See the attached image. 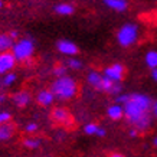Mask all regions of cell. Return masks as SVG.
<instances>
[{
	"label": "cell",
	"mask_w": 157,
	"mask_h": 157,
	"mask_svg": "<svg viewBox=\"0 0 157 157\" xmlns=\"http://www.w3.org/2000/svg\"><path fill=\"white\" fill-rule=\"evenodd\" d=\"M151 105V100L146 94H131L128 101L123 105L124 117L133 125V128L137 131H144L151 124L150 120Z\"/></svg>",
	"instance_id": "1"
},
{
	"label": "cell",
	"mask_w": 157,
	"mask_h": 157,
	"mask_svg": "<svg viewBox=\"0 0 157 157\" xmlns=\"http://www.w3.org/2000/svg\"><path fill=\"white\" fill-rule=\"evenodd\" d=\"M51 92L53 94L55 100L68 101L72 100L78 94V82L69 75L55 78L51 85Z\"/></svg>",
	"instance_id": "2"
},
{
	"label": "cell",
	"mask_w": 157,
	"mask_h": 157,
	"mask_svg": "<svg viewBox=\"0 0 157 157\" xmlns=\"http://www.w3.org/2000/svg\"><path fill=\"white\" fill-rule=\"evenodd\" d=\"M12 55L16 62H28L35 55V42L30 38H19L12 46Z\"/></svg>",
	"instance_id": "3"
},
{
	"label": "cell",
	"mask_w": 157,
	"mask_h": 157,
	"mask_svg": "<svg viewBox=\"0 0 157 157\" xmlns=\"http://www.w3.org/2000/svg\"><path fill=\"white\" fill-rule=\"evenodd\" d=\"M138 38V26L134 23H125L117 32V42L123 48H128L137 42Z\"/></svg>",
	"instance_id": "4"
},
{
	"label": "cell",
	"mask_w": 157,
	"mask_h": 157,
	"mask_svg": "<svg viewBox=\"0 0 157 157\" xmlns=\"http://www.w3.org/2000/svg\"><path fill=\"white\" fill-rule=\"evenodd\" d=\"M16 63H17V62H16L14 56L12 55V52L0 53V76L13 72Z\"/></svg>",
	"instance_id": "5"
},
{
	"label": "cell",
	"mask_w": 157,
	"mask_h": 157,
	"mask_svg": "<svg viewBox=\"0 0 157 157\" xmlns=\"http://www.w3.org/2000/svg\"><path fill=\"white\" fill-rule=\"evenodd\" d=\"M124 72H125L124 67L117 62V63H113V65H109V67L105 68L102 75H104L105 78L111 79L113 82H115V84H120V81L123 79V76H124Z\"/></svg>",
	"instance_id": "6"
},
{
	"label": "cell",
	"mask_w": 157,
	"mask_h": 157,
	"mask_svg": "<svg viewBox=\"0 0 157 157\" xmlns=\"http://www.w3.org/2000/svg\"><path fill=\"white\" fill-rule=\"evenodd\" d=\"M51 115H52V120L56 124H61V125H71L72 124L71 113H69L67 108H63V107H56V108H53Z\"/></svg>",
	"instance_id": "7"
},
{
	"label": "cell",
	"mask_w": 157,
	"mask_h": 157,
	"mask_svg": "<svg viewBox=\"0 0 157 157\" xmlns=\"http://www.w3.org/2000/svg\"><path fill=\"white\" fill-rule=\"evenodd\" d=\"M56 49L58 52H61L62 55H67L69 58H74L76 53L79 52V49L72 40H68V39H61L56 42Z\"/></svg>",
	"instance_id": "8"
},
{
	"label": "cell",
	"mask_w": 157,
	"mask_h": 157,
	"mask_svg": "<svg viewBox=\"0 0 157 157\" xmlns=\"http://www.w3.org/2000/svg\"><path fill=\"white\" fill-rule=\"evenodd\" d=\"M30 100H32V97H30V92L26 90H20L17 92H14L13 95H12V101H13V104L16 107H19V108H25L26 105L30 104Z\"/></svg>",
	"instance_id": "9"
},
{
	"label": "cell",
	"mask_w": 157,
	"mask_h": 157,
	"mask_svg": "<svg viewBox=\"0 0 157 157\" xmlns=\"http://www.w3.org/2000/svg\"><path fill=\"white\" fill-rule=\"evenodd\" d=\"M55 101V97L51 92V90H40L36 94V102L40 107H51Z\"/></svg>",
	"instance_id": "10"
},
{
	"label": "cell",
	"mask_w": 157,
	"mask_h": 157,
	"mask_svg": "<svg viewBox=\"0 0 157 157\" xmlns=\"http://www.w3.org/2000/svg\"><path fill=\"white\" fill-rule=\"evenodd\" d=\"M102 74L97 71H90L88 75H86V82L90 84L92 88H95L97 91H101V86H102Z\"/></svg>",
	"instance_id": "11"
},
{
	"label": "cell",
	"mask_w": 157,
	"mask_h": 157,
	"mask_svg": "<svg viewBox=\"0 0 157 157\" xmlns=\"http://www.w3.org/2000/svg\"><path fill=\"white\" fill-rule=\"evenodd\" d=\"M107 115H108L111 120L114 121H118L124 117V109H123V105H118V104H111L107 108Z\"/></svg>",
	"instance_id": "12"
},
{
	"label": "cell",
	"mask_w": 157,
	"mask_h": 157,
	"mask_svg": "<svg viewBox=\"0 0 157 157\" xmlns=\"http://www.w3.org/2000/svg\"><path fill=\"white\" fill-rule=\"evenodd\" d=\"M53 12L59 16H71L75 12V7L71 5V3H58L53 7Z\"/></svg>",
	"instance_id": "13"
},
{
	"label": "cell",
	"mask_w": 157,
	"mask_h": 157,
	"mask_svg": "<svg viewBox=\"0 0 157 157\" xmlns=\"http://www.w3.org/2000/svg\"><path fill=\"white\" fill-rule=\"evenodd\" d=\"M14 40L9 36V33H0V53L10 52Z\"/></svg>",
	"instance_id": "14"
},
{
	"label": "cell",
	"mask_w": 157,
	"mask_h": 157,
	"mask_svg": "<svg viewBox=\"0 0 157 157\" xmlns=\"http://www.w3.org/2000/svg\"><path fill=\"white\" fill-rule=\"evenodd\" d=\"M104 5L109 9L115 10V12H124V10H127L128 3L125 0H105Z\"/></svg>",
	"instance_id": "15"
},
{
	"label": "cell",
	"mask_w": 157,
	"mask_h": 157,
	"mask_svg": "<svg viewBox=\"0 0 157 157\" xmlns=\"http://www.w3.org/2000/svg\"><path fill=\"white\" fill-rule=\"evenodd\" d=\"M144 61H146V65H147L150 69H157V51L151 49V51H148L146 53V56H144Z\"/></svg>",
	"instance_id": "16"
},
{
	"label": "cell",
	"mask_w": 157,
	"mask_h": 157,
	"mask_svg": "<svg viewBox=\"0 0 157 157\" xmlns=\"http://www.w3.org/2000/svg\"><path fill=\"white\" fill-rule=\"evenodd\" d=\"M14 133V127L12 124H5V125H0V141H6L12 138Z\"/></svg>",
	"instance_id": "17"
},
{
	"label": "cell",
	"mask_w": 157,
	"mask_h": 157,
	"mask_svg": "<svg viewBox=\"0 0 157 157\" xmlns=\"http://www.w3.org/2000/svg\"><path fill=\"white\" fill-rule=\"evenodd\" d=\"M17 81V75L14 74V72H10V74H6V75H3L2 78H0V86L3 88H9V86H12L14 84V82Z\"/></svg>",
	"instance_id": "18"
},
{
	"label": "cell",
	"mask_w": 157,
	"mask_h": 157,
	"mask_svg": "<svg viewBox=\"0 0 157 157\" xmlns=\"http://www.w3.org/2000/svg\"><path fill=\"white\" fill-rule=\"evenodd\" d=\"M40 140L36 137H26L23 140V146L26 148H29V150H36V148L40 147Z\"/></svg>",
	"instance_id": "19"
},
{
	"label": "cell",
	"mask_w": 157,
	"mask_h": 157,
	"mask_svg": "<svg viewBox=\"0 0 157 157\" xmlns=\"http://www.w3.org/2000/svg\"><path fill=\"white\" fill-rule=\"evenodd\" d=\"M67 68L72 69V71H79V69H82V62L76 58H69L67 61Z\"/></svg>",
	"instance_id": "20"
},
{
	"label": "cell",
	"mask_w": 157,
	"mask_h": 157,
	"mask_svg": "<svg viewBox=\"0 0 157 157\" xmlns=\"http://www.w3.org/2000/svg\"><path fill=\"white\" fill-rule=\"evenodd\" d=\"M98 130H100V125H98V124L88 123V124H85V127H84V133L88 134V136H97Z\"/></svg>",
	"instance_id": "21"
},
{
	"label": "cell",
	"mask_w": 157,
	"mask_h": 157,
	"mask_svg": "<svg viewBox=\"0 0 157 157\" xmlns=\"http://www.w3.org/2000/svg\"><path fill=\"white\" fill-rule=\"evenodd\" d=\"M67 65H62V63H59V65H56V67L53 68V75L56 76V78H61V76H65L67 75Z\"/></svg>",
	"instance_id": "22"
},
{
	"label": "cell",
	"mask_w": 157,
	"mask_h": 157,
	"mask_svg": "<svg viewBox=\"0 0 157 157\" xmlns=\"http://www.w3.org/2000/svg\"><path fill=\"white\" fill-rule=\"evenodd\" d=\"M10 120H12V114L9 111H0V125L10 124Z\"/></svg>",
	"instance_id": "23"
},
{
	"label": "cell",
	"mask_w": 157,
	"mask_h": 157,
	"mask_svg": "<svg viewBox=\"0 0 157 157\" xmlns=\"http://www.w3.org/2000/svg\"><path fill=\"white\" fill-rule=\"evenodd\" d=\"M38 128H39V125L36 123H33V121H32V123H28L26 125H25V131H26L28 134L36 133V131H38Z\"/></svg>",
	"instance_id": "24"
},
{
	"label": "cell",
	"mask_w": 157,
	"mask_h": 157,
	"mask_svg": "<svg viewBox=\"0 0 157 157\" xmlns=\"http://www.w3.org/2000/svg\"><path fill=\"white\" fill-rule=\"evenodd\" d=\"M128 98H130V95H127V94H120L118 97H115V104L124 105L128 101Z\"/></svg>",
	"instance_id": "25"
},
{
	"label": "cell",
	"mask_w": 157,
	"mask_h": 157,
	"mask_svg": "<svg viewBox=\"0 0 157 157\" xmlns=\"http://www.w3.org/2000/svg\"><path fill=\"white\" fill-rule=\"evenodd\" d=\"M9 36H10L12 39H13L14 42H16V40L19 39V32H17V30H12V32L9 33Z\"/></svg>",
	"instance_id": "26"
},
{
	"label": "cell",
	"mask_w": 157,
	"mask_h": 157,
	"mask_svg": "<svg viewBox=\"0 0 157 157\" xmlns=\"http://www.w3.org/2000/svg\"><path fill=\"white\" fill-rule=\"evenodd\" d=\"M97 136H98V137H105V136H107V131H105V128L100 127V130H98V133H97Z\"/></svg>",
	"instance_id": "27"
},
{
	"label": "cell",
	"mask_w": 157,
	"mask_h": 157,
	"mask_svg": "<svg viewBox=\"0 0 157 157\" xmlns=\"http://www.w3.org/2000/svg\"><path fill=\"white\" fill-rule=\"evenodd\" d=\"M6 100H7V95H6L5 92H0V105H2V104H5Z\"/></svg>",
	"instance_id": "28"
},
{
	"label": "cell",
	"mask_w": 157,
	"mask_h": 157,
	"mask_svg": "<svg viewBox=\"0 0 157 157\" xmlns=\"http://www.w3.org/2000/svg\"><path fill=\"white\" fill-rule=\"evenodd\" d=\"M128 136H130V137H137V136H138V131L136 128H131V130H130V133H128Z\"/></svg>",
	"instance_id": "29"
},
{
	"label": "cell",
	"mask_w": 157,
	"mask_h": 157,
	"mask_svg": "<svg viewBox=\"0 0 157 157\" xmlns=\"http://www.w3.org/2000/svg\"><path fill=\"white\" fill-rule=\"evenodd\" d=\"M151 108H153V114H154V117L157 118V102H153Z\"/></svg>",
	"instance_id": "30"
},
{
	"label": "cell",
	"mask_w": 157,
	"mask_h": 157,
	"mask_svg": "<svg viewBox=\"0 0 157 157\" xmlns=\"http://www.w3.org/2000/svg\"><path fill=\"white\" fill-rule=\"evenodd\" d=\"M151 78H153V81L157 82V69H153L151 71Z\"/></svg>",
	"instance_id": "31"
},
{
	"label": "cell",
	"mask_w": 157,
	"mask_h": 157,
	"mask_svg": "<svg viewBox=\"0 0 157 157\" xmlns=\"http://www.w3.org/2000/svg\"><path fill=\"white\" fill-rule=\"evenodd\" d=\"M109 157H124L123 154H120V153H114V154H111Z\"/></svg>",
	"instance_id": "32"
},
{
	"label": "cell",
	"mask_w": 157,
	"mask_h": 157,
	"mask_svg": "<svg viewBox=\"0 0 157 157\" xmlns=\"http://www.w3.org/2000/svg\"><path fill=\"white\" fill-rule=\"evenodd\" d=\"M153 144H154V146L157 147V137H154V140H153Z\"/></svg>",
	"instance_id": "33"
},
{
	"label": "cell",
	"mask_w": 157,
	"mask_h": 157,
	"mask_svg": "<svg viewBox=\"0 0 157 157\" xmlns=\"http://www.w3.org/2000/svg\"><path fill=\"white\" fill-rule=\"evenodd\" d=\"M3 6H5V3H3V2H2V0H0V9H2V7H3Z\"/></svg>",
	"instance_id": "34"
}]
</instances>
